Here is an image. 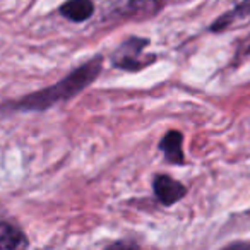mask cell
<instances>
[{"instance_id":"1","label":"cell","mask_w":250,"mask_h":250,"mask_svg":"<svg viewBox=\"0 0 250 250\" xmlns=\"http://www.w3.org/2000/svg\"><path fill=\"white\" fill-rule=\"evenodd\" d=\"M101 65H103L101 57H94L84 65L72 70L60 83L53 84V86L46 87V89L31 93L22 98V100H19L14 104V108L16 110H45V108L52 106V104L59 103V101L69 100V98L76 96L77 93H81L84 87H87L96 79L98 74L101 72Z\"/></svg>"},{"instance_id":"2","label":"cell","mask_w":250,"mask_h":250,"mask_svg":"<svg viewBox=\"0 0 250 250\" xmlns=\"http://www.w3.org/2000/svg\"><path fill=\"white\" fill-rule=\"evenodd\" d=\"M146 45H149V42L144 38H129L127 42H124L118 50L111 57L113 65H117L118 69L124 70H139L144 65H147L149 62H153L154 57H144L143 50L146 48Z\"/></svg>"},{"instance_id":"3","label":"cell","mask_w":250,"mask_h":250,"mask_svg":"<svg viewBox=\"0 0 250 250\" xmlns=\"http://www.w3.org/2000/svg\"><path fill=\"white\" fill-rule=\"evenodd\" d=\"M165 5V0H120L115 5V14L125 18H149Z\"/></svg>"},{"instance_id":"4","label":"cell","mask_w":250,"mask_h":250,"mask_svg":"<svg viewBox=\"0 0 250 250\" xmlns=\"http://www.w3.org/2000/svg\"><path fill=\"white\" fill-rule=\"evenodd\" d=\"M153 188H154V194H156L158 201L165 206L175 204V202L180 201L185 195V192H187V188H185L180 182L173 180V178L168 177V175H158V177L154 178Z\"/></svg>"},{"instance_id":"5","label":"cell","mask_w":250,"mask_h":250,"mask_svg":"<svg viewBox=\"0 0 250 250\" xmlns=\"http://www.w3.org/2000/svg\"><path fill=\"white\" fill-rule=\"evenodd\" d=\"M93 11L94 5L91 0H67L65 4H62V7H60V14L74 22L89 19L93 16Z\"/></svg>"},{"instance_id":"6","label":"cell","mask_w":250,"mask_h":250,"mask_svg":"<svg viewBox=\"0 0 250 250\" xmlns=\"http://www.w3.org/2000/svg\"><path fill=\"white\" fill-rule=\"evenodd\" d=\"M28 245L26 235L11 223H0V249L12 250Z\"/></svg>"},{"instance_id":"7","label":"cell","mask_w":250,"mask_h":250,"mask_svg":"<svg viewBox=\"0 0 250 250\" xmlns=\"http://www.w3.org/2000/svg\"><path fill=\"white\" fill-rule=\"evenodd\" d=\"M182 141H184V137H182V134L177 132V130H170V132L161 139L160 147L165 153V156H167V160L171 161V163H184Z\"/></svg>"},{"instance_id":"8","label":"cell","mask_w":250,"mask_h":250,"mask_svg":"<svg viewBox=\"0 0 250 250\" xmlns=\"http://www.w3.org/2000/svg\"><path fill=\"white\" fill-rule=\"evenodd\" d=\"M249 14H250V2H247V4H240L238 7H236L233 12H229V14L223 16V18L219 19V21L216 22L214 26H212V29H221L223 26H228L229 22H231L233 19L236 18V16H249Z\"/></svg>"}]
</instances>
